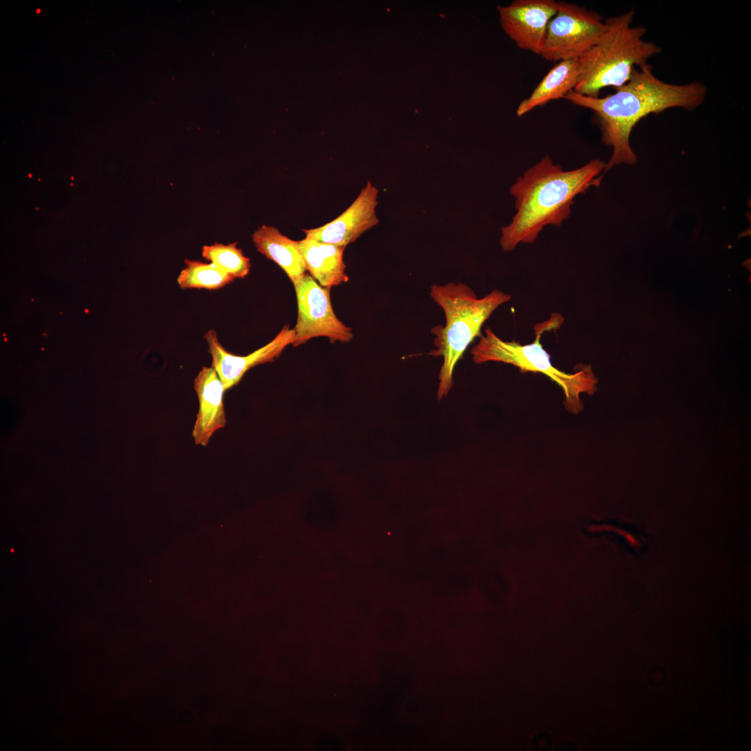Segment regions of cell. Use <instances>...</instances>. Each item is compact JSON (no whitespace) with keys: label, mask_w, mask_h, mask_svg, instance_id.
Here are the masks:
<instances>
[{"label":"cell","mask_w":751,"mask_h":751,"mask_svg":"<svg viewBox=\"0 0 751 751\" xmlns=\"http://www.w3.org/2000/svg\"><path fill=\"white\" fill-rule=\"evenodd\" d=\"M706 87L699 81L673 84L655 76L647 63L636 67L627 83L604 97H590L574 90L563 97L578 106L592 111L597 120L601 140L613 149L605 172L613 165H633L637 156L629 142L633 127L643 118L667 109L692 111L702 105Z\"/></svg>","instance_id":"obj_1"},{"label":"cell","mask_w":751,"mask_h":751,"mask_svg":"<svg viewBox=\"0 0 751 751\" xmlns=\"http://www.w3.org/2000/svg\"><path fill=\"white\" fill-rule=\"evenodd\" d=\"M605 170L606 163L595 159L565 170L548 155L526 170L510 188L516 213L501 228L502 249L512 251L519 243H533L547 225L560 227L570 218L575 198L598 187Z\"/></svg>","instance_id":"obj_2"},{"label":"cell","mask_w":751,"mask_h":751,"mask_svg":"<svg viewBox=\"0 0 751 751\" xmlns=\"http://www.w3.org/2000/svg\"><path fill=\"white\" fill-rule=\"evenodd\" d=\"M430 294L445 316V325H437L431 330L435 348L430 353L443 358L437 392L440 401L452 388L454 369L467 347L482 335L483 323L500 305L508 302L511 296L494 289L478 298L474 291L462 282L433 284Z\"/></svg>","instance_id":"obj_3"},{"label":"cell","mask_w":751,"mask_h":751,"mask_svg":"<svg viewBox=\"0 0 751 751\" xmlns=\"http://www.w3.org/2000/svg\"><path fill=\"white\" fill-rule=\"evenodd\" d=\"M633 17L631 10L605 20V31L578 58L579 76L574 92L598 97L603 88L624 85L636 67L660 54V47L644 39L647 29L631 25Z\"/></svg>","instance_id":"obj_4"},{"label":"cell","mask_w":751,"mask_h":751,"mask_svg":"<svg viewBox=\"0 0 751 751\" xmlns=\"http://www.w3.org/2000/svg\"><path fill=\"white\" fill-rule=\"evenodd\" d=\"M559 317H551L537 327L536 338L533 342L522 345L515 341H505L490 328L481 335L478 342L471 350L472 360L476 364L493 361L512 364L520 372L541 373L558 385L563 391L566 409L578 414L583 408L580 396L582 393L592 394L597 389V379L588 365H579L574 373H565L554 366L550 355L540 342L545 330L558 326Z\"/></svg>","instance_id":"obj_5"},{"label":"cell","mask_w":751,"mask_h":751,"mask_svg":"<svg viewBox=\"0 0 751 751\" xmlns=\"http://www.w3.org/2000/svg\"><path fill=\"white\" fill-rule=\"evenodd\" d=\"M606 24L595 11L578 5L558 1V8L549 22L541 51L549 61L579 58L595 45Z\"/></svg>","instance_id":"obj_6"},{"label":"cell","mask_w":751,"mask_h":751,"mask_svg":"<svg viewBox=\"0 0 751 751\" xmlns=\"http://www.w3.org/2000/svg\"><path fill=\"white\" fill-rule=\"evenodd\" d=\"M293 284L298 303L293 346L318 337H328L332 344L353 339L352 329L334 314L330 302V288L321 286L307 273Z\"/></svg>","instance_id":"obj_7"},{"label":"cell","mask_w":751,"mask_h":751,"mask_svg":"<svg viewBox=\"0 0 751 751\" xmlns=\"http://www.w3.org/2000/svg\"><path fill=\"white\" fill-rule=\"evenodd\" d=\"M558 8L554 0H515L498 6L501 26L516 45L540 55L547 29Z\"/></svg>","instance_id":"obj_8"},{"label":"cell","mask_w":751,"mask_h":751,"mask_svg":"<svg viewBox=\"0 0 751 751\" xmlns=\"http://www.w3.org/2000/svg\"><path fill=\"white\" fill-rule=\"evenodd\" d=\"M208 345V352L212 357L211 367L217 372L225 391L239 384L250 368L273 362L283 350L295 340V330L284 326L275 338L263 347L245 356L229 353L219 342L216 332L209 330L204 335Z\"/></svg>","instance_id":"obj_9"},{"label":"cell","mask_w":751,"mask_h":751,"mask_svg":"<svg viewBox=\"0 0 751 751\" xmlns=\"http://www.w3.org/2000/svg\"><path fill=\"white\" fill-rule=\"evenodd\" d=\"M378 190L370 181L355 201L337 218L316 228L302 229L305 237L345 247L376 225Z\"/></svg>","instance_id":"obj_10"},{"label":"cell","mask_w":751,"mask_h":751,"mask_svg":"<svg viewBox=\"0 0 751 751\" xmlns=\"http://www.w3.org/2000/svg\"><path fill=\"white\" fill-rule=\"evenodd\" d=\"M193 385L199 410L192 437L195 444L206 446L213 434L227 423L223 399L225 391L217 372L211 366H203Z\"/></svg>","instance_id":"obj_11"},{"label":"cell","mask_w":751,"mask_h":751,"mask_svg":"<svg viewBox=\"0 0 751 751\" xmlns=\"http://www.w3.org/2000/svg\"><path fill=\"white\" fill-rule=\"evenodd\" d=\"M307 270L323 287L348 281L344 261L345 247L305 238L298 241Z\"/></svg>","instance_id":"obj_12"},{"label":"cell","mask_w":751,"mask_h":751,"mask_svg":"<svg viewBox=\"0 0 751 751\" xmlns=\"http://www.w3.org/2000/svg\"><path fill=\"white\" fill-rule=\"evenodd\" d=\"M252 239L257 250L279 265L292 282L306 273L298 241L291 240L276 227L268 225L259 227Z\"/></svg>","instance_id":"obj_13"},{"label":"cell","mask_w":751,"mask_h":751,"mask_svg":"<svg viewBox=\"0 0 751 751\" xmlns=\"http://www.w3.org/2000/svg\"><path fill=\"white\" fill-rule=\"evenodd\" d=\"M579 76L578 58L558 61L543 77L528 97L519 104L516 113L522 117L549 102L563 98L575 88Z\"/></svg>","instance_id":"obj_14"},{"label":"cell","mask_w":751,"mask_h":751,"mask_svg":"<svg viewBox=\"0 0 751 751\" xmlns=\"http://www.w3.org/2000/svg\"><path fill=\"white\" fill-rule=\"evenodd\" d=\"M186 267L177 277L181 289H218L232 282L234 278L212 263L186 259Z\"/></svg>","instance_id":"obj_15"},{"label":"cell","mask_w":751,"mask_h":751,"mask_svg":"<svg viewBox=\"0 0 751 751\" xmlns=\"http://www.w3.org/2000/svg\"><path fill=\"white\" fill-rule=\"evenodd\" d=\"M236 245V242L226 245L215 243L211 245H204L202 255L234 279L243 278L250 270V261Z\"/></svg>","instance_id":"obj_16"}]
</instances>
